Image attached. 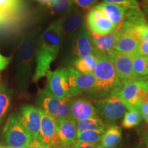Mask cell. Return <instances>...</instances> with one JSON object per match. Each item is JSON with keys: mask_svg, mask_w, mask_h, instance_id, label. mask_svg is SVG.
<instances>
[{"mask_svg": "<svg viewBox=\"0 0 148 148\" xmlns=\"http://www.w3.org/2000/svg\"><path fill=\"white\" fill-rule=\"evenodd\" d=\"M107 55L112 61L118 77L122 82L138 80L134 71L133 56L124 54L115 50L112 51Z\"/></svg>", "mask_w": 148, "mask_h": 148, "instance_id": "13", "label": "cell"}, {"mask_svg": "<svg viewBox=\"0 0 148 148\" xmlns=\"http://www.w3.org/2000/svg\"><path fill=\"white\" fill-rule=\"evenodd\" d=\"M133 67L138 79L148 77V56L136 53L133 56Z\"/></svg>", "mask_w": 148, "mask_h": 148, "instance_id": "25", "label": "cell"}, {"mask_svg": "<svg viewBox=\"0 0 148 148\" xmlns=\"http://www.w3.org/2000/svg\"><path fill=\"white\" fill-rule=\"evenodd\" d=\"M140 136H141L142 140H143V143H145L146 147L148 148V129H145L142 131Z\"/></svg>", "mask_w": 148, "mask_h": 148, "instance_id": "35", "label": "cell"}, {"mask_svg": "<svg viewBox=\"0 0 148 148\" xmlns=\"http://www.w3.org/2000/svg\"><path fill=\"white\" fill-rule=\"evenodd\" d=\"M110 21L113 23L116 29L123 23L125 17V9L119 5L112 3H101L97 5Z\"/></svg>", "mask_w": 148, "mask_h": 148, "instance_id": "20", "label": "cell"}, {"mask_svg": "<svg viewBox=\"0 0 148 148\" xmlns=\"http://www.w3.org/2000/svg\"><path fill=\"white\" fill-rule=\"evenodd\" d=\"M11 61L10 57H6L0 53V73L3 71Z\"/></svg>", "mask_w": 148, "mask_h": 148, "instance_id": "32", "label": "cell"}, {"mask_svg": "<svg viewBox=\"0 0 148 148\" xmlns=\"http://www.w3.org/2000/svg\"><path fill=\"white\" fill-rule=\"evenodd\" d=\"M144 83H145V87L147 88V89L148 90V77H146V78L143 79Z\"/></svg>", "mask_w": 148, "mask_h": 148, "instance_id": "38", "label": "cell"}, {"mask_svg": "<svg viewBox=\"0 0 148 148\" xmlns=\"http://www.w3.org/2000/svg\"><path fill=\"white\" fill-rule=\"evenodd\" d=\"M60 21L62 44L69 40L85 24L82 10L74 7L67 14L62 16Z\"/></svg>", "mask_w": 148, "mask_h": 148, "instance_id": "15", "label": "cell"}, {"mask_svg": "<svg viewBox=\"0 0 148 148\" xmlns=\"http://www.w3.org/2000/svg\"><path fill=\"white\" fill-rule=\"evenodd\" d=\"M62 44L60 21L58 19L51 23L37 40L35 51L36 67L32 77L33 82H38L45 76L51 62L58 56Z\"/></svg>", "mask_w": 148, "mask_h": 148, "instance_id": "1", "label": "cell"}, {"mask_svg": "<svg viewBox=\"0 0 148 148\" xmlns=\"http://www.w3.org/2000/svg\"><path fill=\"white\" fill-rule=\"evenodd\" d=\"M26 148H58L55 146H52L50 147H47L43 145H42L40 142H38L37 140H32V141L30 142V143L29 144V145L27 146Z\"/></svg>", "mask_w": 148, "mask_h": 148, "instance_id": "34", "label": "cell"}, {"mask_svg": "<svg viewBox=\"0 0 148 148\" xmlns=\"http://www.w3.org/2000/svg\"><path fill=\"white\" fill-rule=\"evenodd\" d=\"M85 23L92 34L99 36L108 34L116 29L97 5L92 7L88 12Z\"/></svg>", "mask_w": 148, "mask_h": 148, "instance_id": "11", "label": "cell"}, {"mask_svg": "<svg viewBox=\"0 0 148 148\" xmlns=\"http://www.w3.org/2000/svg\"><path fill=\"white\" fill-rule=\"evenodd\" d=\"M97 58L95 55H90L77 59L72 64L77 71L82 73H93Z\"/></svg>", "mask_w": 148, "mask_h": 148, "instance_id": "23", "label": "cell"}, {"mask_svg": "<svg viewBox=\"0 0 148 148\" xmlns=\"http://www.w3.org/2000/svg\"><path fill=\"white\" fill-rule=\"evenodd\" d=\"M121 138V127L115 125H111L103 133L100 145L106 148H115L120 143Z\"/></svg>", "mask_w": 148, "mask_h": 148, "instance_id": "21", "label": "cell"}, {"mask_svg": "<svg viewBox=\"0 0 148 148\" xmlns=\"http://www.w3.org/2000/svg\"><path fill=\"white\" fill-rule=\"evenodd\" d=\"M137 53L148 56V40H140Z\"/></svg>", "mask_w": 148, "mask_h": 148, "instance_id": "31", "label": "cell"}, {"mask_svg": "<svg viewBox=\"0 0 148 148\" xmlns=\"http://www.w3.org/2000/svg\"><path fill=\"white\" fill-rule=\"evenodd\" d=\"M34 1H37V2H38L40 3H41V4L47 5L49 0H34Z\"/></svg>", "mask_w": 148, "mask_h": 148, "instance_id": "36", "label": "cell"}, {"mask_svg": "<svg viewBox=\"0 0 148 148\" xmlns=\"http://www.w3.org/2000/svg\"><path fill=\"white\" fill-rule=\"evenodd\" d=\"M56 132L60 141L66 145H72L77 141L76 121L72 119L56 120Z\"/></svg>", "mask_w": 148, "mask_h": 148, "instance_id": "18", "label": "cell"}, {"mask_svg": "<svg viewBox=\"0 0 148 148\" xmlns=\"http://www.w3.org/2000/svg\"><path fill=\"white\" fill-rule=\"evenodd\" d=\"M72 0H49L47 6L53 15L64 16L73 8Z\"/></svg>", "mask_w": 148, "mask_h": 148, "instance_id": "24", "label": "cell"}, {"mask_svg": "<svg viewBox=\"0 0 148 148\" xmlns=\"http://www.w3.org/2000/svg\"><path fill=\"white\" fill-rule=\"evenodd\" d=\"M102 1L103 3L121 5L124 8L125 11L140 8L136 0H102Z\"/></svg>", "mask_w": 148, "mask_h": 148, "instance_id": "29", "label": "cell"}, {"mask_svg": "<svg viewBox=\"0 0 148 148\" xmlns=\"http://www.w3.org/2000/svg\"><path fill=\"white\" fill-rule=\"evenodd\" d=\"M63 45H68L64 48L66 49L65 61L69 66H71L77 59L96 54L92 33L86 26V23Z\"/></svg>", "mask_w": 148, "mask_h": 148, "instance_id": "4", "label": "cell"}, {"mask_svg": "<svg viewBox=\"0 0 148 148\" xmlns=\"http://www.w3.org/2000/svg\"><path fill=\"white\" fill-rule=\"evenodd\" d=\"M142 120V116L138 110H128L123 116L122 126L125 128H132L139 124Z\"/></svg>", "mask_w": 148, "mask_h": 148, "instance_id": "27", "label": "cell"}, {"mask_svg": "<svg viewBox=\"0 0 148 148\" xmlns=\"http://www.w3.org/2000/svg\"><path fill=\"white\" fill-rule=\"evenodd\" d=\"M146 3H147V9H148V0H146Z\"/></svg>", "mask_w": 148, "mask_h": 148, "instance_id": "41", "label": "cell"}, {"mask_svg": "<svg viewBox=\"0 0 148 148\" xmlns=\"http://www.w3.org/2000/svg\"><path fill=\"white\" fill-rule=\"evenodd\" d=\"M93 71L95 84L89 95L96 99H105L116 94L123 83L118 77L115 68L107 54L97 53Z\"/></svg>", "mask_w": 148, "mask_h": 148, "instance_id": "3", "label": "cell"}, {"mask_svg": "<svg viewBox=\"0 0 148 148\" xmlns=\"http://www.w3.org/2000/svg\"><path fill=\"white\" fill-rule=\"evenodd\" d=\"M12 90L9 89L5 83L0 82V123L7 113L10 106Z\"/></svg>", "mask_w": 148, "mask_h": 148, "instance_id": "26", "label": "cell"}, {"mask_svg": "<svg viewBox=\"0 0 148 148\" xmlns=\"http://www.w3.org/2000/svg\"><path fill=\"white\" fill-rule=\"evenodd\" d=\"M95 108L100 119L107 124H112L124 115L127 110L124 103L116 94L95 103Z\"/></svg>", "mask_w": 148, "mask_h": 148, "instance_id": "7", "label": "cell"}, {"mask_svg": "<svg viewBox=\"0 0 148 148\" xmlns=\"http://www.w3.org/2000/svg\"><path fill=\"white\" fill-rule=\"evenodd\" d=\"M140 37L134 25L123 21L119 27V36L114 50L124 54L134 56L138 53Z\"/></svg>", "mask_w": 148, "mask_h": 148, "instance_id": "9", "label": "cell"}, {"mask_svg": "<svg viewBox=\"0 0 148 148\" xmlns=\"http://www.w3.org/2000/svg\"><path fill=\"white\" fill-rule=\"evenodd\" d=\"M67 68L69 90L71 96H77L84 92L88 94L93 89L95 84L93 73H82L72 66Z\"/></svg>", "mask_w": 148, "mask_h": 148, "instance_id": "14", "label": "cell"}, {"mask_svg": "<svg viewBox=\"0 0 148 148\" xmlns=\"http://www.w3.org/2000/svg\"><path fill=\"white\" fill-rule=\"evenodd\" d=\"M142 119H143L144 120H145V121L148 124V113L142 115Z\"/></svg>", "mask_w": 148, "mask_h": 148, "instance_id": "37", "label": "cell"}, {"mask_svg": "<svg viewBox=\"0 0 148 148\" xmlns=\"http://www.w3.org/2000/svg\"><path fill=\"white\" fill-rule=\"evenodd\" d=\"M5 147H6V146H4L1 145V144H0V148H5Z\"/></svg>", "mask_w": 148, "mask_h": 148, "instance_id": "40", "label": "cell"}, {"mask_svg": "<svg viewBox=\"0 0 148 148\" xmlns=\"http://www.w3.org/2000/svg\"><path fill=\"white\" fill-rule=\"evenodd\" d=\"M69 101L70 99H60L56 97L45 88L38 92L36 104L38 108L49 114L56 120L68 119H72Z\"/></svg>", "mask_w": 148, "mask_h": 148, "instance_id": "5", "label": "cell"}, {"mask_svg": "<svg viewBox=\"0 0 148 148\" xmlns=\"http://www.w3.org/2000/svg\"><path fill=\"white\" fill-rule=\"evenodd\" d=\"M147 90L143 79H138L123 83L116 95L124 103L127 110H138Z\"/></svg>", "mask_w": 148, "mask_h": 148, "instance_id": "10", "label": "cell"}, {"mask_svg": "<svg viewBox=\"0 0 148 148\" xmlns=\"http://www.w3.org/2000/svg\"><path fill=\"white\" fill-rule=\"evenodd\" d=\"M97 148H106V147H103V146H102L101 145H97Z\"/></svg>", "mask_w": 148, "mask_h": 148, "instance_id": "39", "label": "cell"}, {"mask_svg": "<svg viewBox=\"0 0 148 148\" xmlns=\"http://www.w3.org/2000/svg\"><path fill=\"white\" fill-rule=\"evenodd\" d=\"M2 138L6 146L13 148H26L32 140L30 134L14 113L9 116L5 123Z\"/></svg>", "mask_w": 148, "mask_h": 148, "instance_id": "6", "label": "cell"}, {"mask_svg": "<svg viewBox=\"0 0 148 148\" xmlns=\"http://www.w3.org/2000/svg\"><path fill=\"white\" fill-rule=\"evenodd\" d=\"M103 133L104 132L94 130H88L78 132L77 141L97 144V143L101 140Z\"/></svg>", "mask_w": 148, "mask_h": 148, "instance_id": "28", "label": "cell"}, {"mask_svg": "<svg viewBox=\"0 0 148 148\" xmlns=\"http://www.w3.org/2000/svg\"><path fill=\"white\" fill-rule=\"evenodd\" d=\"M38 110L41 118V126L39 138L37 140L47 147L60 145L62 143L57 135L56 119L40 108Z\"/></svg>", "mask_w": 148, "mask_h": 148, "instance_id": "16", "label": "cell"}, {"mask_svg": "<svg viewBox=\"0 0 148 148\" xmlns=\"http://www.w3.org/2000/svg\"><path fill=\"white\" fill-rule=\"evenodd\" d=\"M46 88L53 96L60 99H71L69 86L68 68H60L54 71L49 70L46 73Z\"/></svg>", "mask_w": 148, "mask_h": 148, "instance_id": "8", "label": "cell"}, {"mask_svg": "<svg viewBox=\"0 0 148 148\" xmlns=\"http://www.w3.org/2000/svg\"><path fill=\"white\" fill-rule=\"evenodd\" d=\"M5 148H13V147H8V146H6V147Z\"/></svg>", "mask_w": 148, "mask_h": 148, "instance_id": "42", "label": "cell"}, {"mask_svg": "<svg viewBox=\"0 0 148 148\" xmlns=\"http://www.w3.org/2000/svg\"><path fill=\"white\" fill-rule=\"evenodd\" d=\"M97 145L95 143H88L84 142L77 141L71 145V148H97Z\"/></svg>", "mask_w": 148, "mask_h": 148, "instance_id": "33", "label": "cell"}, {"mask_svg": "<svg viewBox=\"0 0 148 148\" xmlns=\"http://www.w3.org/2000/svg\"><path fill=\"white\" fill-rule=\"evenodd\" d=\"M69 108L71 118L75 121L98 116L95 106L84 98L70 99Z\"/></svg>", "mask_w": 148, "mask_h": 148, "instance_id": "17", "label": "cell"}, {"mask_svg": "<svg viewBox=\"0 0 148 148\" xmlns=\"http://www.w3.org/2000/svg\"><path fill=\"white\" fill-rule=\"evenodd\" d=\"M97 1L98 0H72L74 5L84 10L92 8Z\"/></svg>", "mask_w": 148, "mask_h": 148, "instance_id": "30", "label": "cell"}, {"mask_svg": "<svg viewBox=\"0 0 148 148\" xmlns=\"http://www.w3.org/2000/svg\"><path fill=\"white\" fill-rule=\"evenodd\" d=\"M119 36V28L103 36L92 34V41L95 48L96 54L97 53L108 54V53L114 50Z\"/></svg>", "mask_w": 148, "mask_h": 148, "instance_id": "19", "label": "cell"}, {"mask_svg": "<svg viewBox=\"0 0 148 148\" xmlns=\"http://www.w3.org/2000/svg\"><path fill=\"white\" fill-rule=\"evenodd\" d=\"M16 115L32 139L38 140L41 126V118L38 108L32 105H23Z\"/></svg>", "mask_w": 148, "mask_h": 148, "instance_id": "12", "label": "cell"}, {"mask_svg": "<svg viewBox=\"0 0 148 148\" xmlns=\"http://www.w3.org/2000/svg\"><path fill=\"white\" fill-rule=\"evenodd\" d=\"M40 27L29 29L23 35L16 53L14 81L20 92H25L32 76L36 42Z\"/></svg>", "mask_w": 148, "mask_h": 148, "instance_id": "2", "label": "cell"}, {"mask_svg": "<svg viewBox=\"0 0 148 148\" xmlns=\"http://www.w3.org/2000/svg\"><path fill=\"white\" fill-rule=\"evenodd\" d=\"M76 124L78 132L88 130L105 132L106 130V124L98 116L76 121Z\"/></svg>", "mask_w": 148, "mask_h": 148, "instance_id": "22", "label": "cell"}]
</instances>
